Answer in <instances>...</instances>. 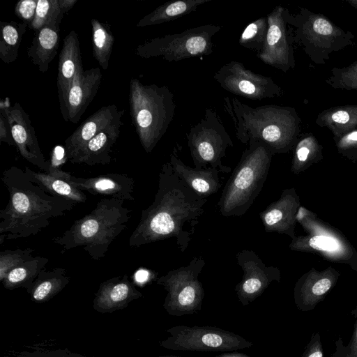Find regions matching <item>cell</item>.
Segmentation results:
<instances>
[{
    "mask_svg": "<svg viewBox=\"0 0 357 357\" xmlns=\"http://www.w3.org/2000/svg\"><path fill=\"white\" fill-rule=\"evenodd\" d=\"M207 198L198 195L174 172L169 162L159 173L153 203L142 211L128 241L130 248L173 238L181 252L188 248Z\"/></svg>",
    "mask_w": 357,
    "mask_h": 357,
    "instance_id": "obj_1",
    "label": "cell"
},
{
    "mask_svg": "<svg viewBox=\"0 0 357 357\" xmlns=\"http://www.w3.org/2000/svg\"><path fill=\"white\" fill-rule=\"evenodd\" d=\"M1 179L9 195L8 204L0 211L1 245L4 241L36 235L75 205L49 194L17 167L5 169Z\"/></svg>",
    "mask_w": 357,
    "mask_h": 357,
    "instance_id": "obj_2",
    "label": "cell"
},
{
    "mask_svg": "<svg viewBox=\"0 0 357 357\" xmlns=\"http://www.w3.org/2000/svg\"><path fill=\"white\" fill-rule=\"evenodd\" d=\"M131 216L132 210L124 206L123 200L105 197L90 213L75 221L52 241L62 247V252L82 247L92 259L99 261L114 240L127 228Z\"/></svg>",
    "mask_w": 357,
    "mask_h": 357,
    "instance_id": "obj_3",
    "label": "cell"
},
{
    "mask_svg": "<svg viewBox=\"0 0 357 357\" xmlns=\"http://www.w3.org/2000/svg\"><path fill=\"white\" fill-rule=\"evenodd\" d=\"M273 154L261 142H248L222 190L218 203L221 215L239 217L249 210L266 180Z\"/></svg>",
    "mask_w": 357,
    "mask_h": 357,
    "instance_id": "obj_4",
    "label": "cell"
},
{
    "mask_svg": "<svg viewBox=\"0 0 357 357\" xmlns=\"http://www.w3.org/2000/svg\"><path fill=\"white\" fill-rule=\"evenodd\" d=\"M128 102L133 126L144 151L149 153L166 133L176 111L174 94L165 85L130 82Z\"/></svg>",
    "mask_w": 357,
    "mask_h": 357,
    "instance_id": "obj_5",
    "label": "cell"
},
{
    "mask_svg": "<svg viewBox=\"0 0 357 357\" xmlns=\"http://www.w3.org/2000/svg\"><path fill=\"white\" fill-rule=\"evenodd\" d=\"M225 112L234 126L236 138L243 144L256 141L266 145L274 153L285 149L290 134L288 111L266 105L252 107L236 98H223Z\"/></svg>",
    "mask_w": 357,
    "mask_h": 357,
    "instance_id": "obj_6",
    "label": "cell"
},
{
    "mask_svg": "<svg viewBox=\"0 0 357 357\" xmlns=\"http://www.w3.org/2000/svg\"><path fill=\"white\" fill-rule=\"evenodd\" d=\"M221 29L218 25L205 24L155 38L139 45L135 54L144 59L161 56L168 62L208 56L213 52L212 38Z\"/></svg>",
    "mask_w": 357,
    "mask_h": 357,
    "instance_id": "obj_7",
    "label": "cell"
},
{
    "mask_svg": "<svg viewBox=\"0 0 357 357\" xmlns=\"http://www.w3.org/2000/svg\"><path fill=\"white\" fill-rule=\"evenodd\" d=\"M186 138L195 168L211 167L222 173L231 171L222 164V159L234 143L216 110L206 108L202 119L186 133Z\"/></svg>",
    "mask_w": 357,
    "mask_h": 357,
    "instance_id": "obj_8",
    "label": "cell"
},
{
    "mask_svg": "<svg viewBox=\"0 0 357 357\" xmlns=\"http://www.w3.org/2000/svg\"><path fill=\"white\" fill-rule=\"evenodd\" d=\"M204 266V259L194 257L188 265L169 271L156 280L167 291L162 306L169 315L181 317L201 310L205 293L199 275Z\"/></svg>",
    "mask_w": 357,
    "mask_h": 357,
    "instance_id": "obj_9",
    "label": "cell"
},
{
    "mask_svg": "<svg viewBox=\"0 0 357 357\" xmlns=\"http://www.w3.org/2000/svg\"><path fill=\"white\" fill-rule=\"evenodd\" d=\"M169 336L160 342L167 349L182 351H232L253 343L233 332L215 326H175L166 330Z\"/></svg>",
    "mask_w": 357,
    "mask_h": 357,
    "instance_id": "obj_10",
    "label": "cell"
},
{
    "mask_svg": "<svg viewBox=\"0 0 357 357\" xmlns=\"http://www.w3.org/2000/svg\"><path fill=\"white\" fill-rule=\"evenodd\" d=\"M213 78L226 91L252 100H261L281 93L271 77L256 73L238 61L223 65Z\"/></svg>",
    "mask_w": 357,
    "mask_h": 357,
    "instance_id": "obj_11",
    "label": "cell"
},
{
    "mask_svg": "<svg viewBox=\"0 0 357 357\" xmlns=\"http://www.w3.org/2000/svg\"><path fill=\"white\" fill-rule=\"evenodd\" d=\"M236 258L243 273L235 286L236 297L243 306L260 296L273 281L280 280L279 271L266 266L254 251L243 250L236 253Z\"/></svg>",
    "mask_w": 357,
    "mask_h": 357,
    "instance_id": "obj_12",
    "label": "cell"
},
{
    "mask_svg": "<svg viewBox=\"0 0 357 357\" xmlns=\"http://www.w3.org/2000/svg\"><path fill=\"white\" fill-rule=\"evenodd\" d=\"M0 111L4 114L8 121L13 139L20 155L45 172L49 162L45 160L41 151L29 114L20 103L15 102L11 105L8 98L1 100Z\"/></svg>",
    "mask_w": 357,
    "mask_h": 357,
    "instance_id": "obj_13",
    "label": "cell"
},
{
    "mask_svg": "<svg viewBox=\"0 0 357 357\" xmlns=\"http://www.w3.org/2000/svg\"><path fill=\"white\" fill-rule=\"evenodd\" d=\"M100 68H92L77 73L60 110L63 119L77 123L96 96L101 83Z\"/></svg>",
    "mask_w": 357,
    "mask_h": 357,
    "instance_id": "obj_14",
    "label": "cell"
},
{
    "mask_svg": "<svg viewBox=\"0 0 357 357\" xmlns=\"http://www.w3.org/2000/svg\"><path fill=\"white\" fill-rule=\"evenodd\" d=\"M60 175L76 188L91 195L123 201H134V179L127 174H107L94 177L75 176L59 168Z\"/></svg>",
    "mask_w": 357,
    "mask_h": 357,
    "instance_id": "obj_15",
    "label": "cell"
},
{
    "mask_svg": "<svg viewBox=\"0 0 357 357\" xmlns=\"http://www.w3.org/2000/svg\"><path fill=\"white\" fill-rule=\"evenodd\" d=\"M124 112L112 104L102 106L89 116L66 139L63 148L66 159L73 163L85 144L100 131L121 119Z\"/></svg>",
    "mask_w": 357,
    "mask_h": 357,
    "instance_id": "obj_16",
    "label": "cell"
},
{
    "mask_svg": "<svg viewBox=\"0 0 357 357\" xmlns=\"http://www.w3.org/2000/svg\"><path fill=\"white\" fill-rule=\"evenodd\" d=\"M142 296L127 275L114 277L100 284L93 307L102 314L112 313L127 307L130 302Z\"/></svg>",
    "mask_w": 357,
    "mask_h": 357,
    "instance_id": "obj_17",
    "label": "cell"
},
{
    "mask_svg": "<svg viewBox=\"0 0 357 357\" xmlns=\"http://www.w3.org/2000/svg\"><path fill=\"white\" fill-rule=\"evenodd\" d=\"M83 70L79 37L72 30L64 38L59 55L56 86L60 107L63 105L75 75Z\"/></svg>",
    "mask_w": 357,
    "mask_h": 357,
    "instance_id": "obj_18",
    "label": "cell"
},
{
    "mask_svg": "<svg viewBox=\"0 0 357 357\" xmlns=\"http://www.w3.org/2000/svg\"><path fill=\"white\" fill-rule=\"evenodd\" d=\"M282 8L276 7L267 15L268 28L262 50L257 57L266 65L284 68L287 63V43Z\"/></svg>",
    "mask_w": 357,
    "mask_h": 357,
    "instance_id": "obj_19",
    "label": "cell"
},
{
    "mask_svg": "<svg viewBox=\"0 0 357 357\" xmlns=\"http://www.w3.org/2000/svg\"><path fill=\"white\" fill-rule=\"evenodd\" d=\"M174 172L198 195L203 198L216 193L222 185L218 169L192 168L186 165L177 155L174 148L170 155L169 161Z\"/></svg>",
    "mask_w": 357,
    "mask_h": 357,
    "instance_id": "obj_20",
    "label": "cell"
},
{
    "mask_svg": "<svg viewBox=\"0 0 357 357\" xmlns=\"http://www.w3.org/2000/svg\"><path fill=\"white\" fill-rule=\"evenodd\" d=\"M122 125L120 119L100 131L85 144L73 163L91 166L109 164L112 161L110 153L119 137Z\"/></svg>",
    "mask_w": 357,
    "mask_h": 357,
    "instance_id": "obj_21",
    "label": "cell"
},
{
    "mask_svg": "<svg viewBox=\"0 0 357 357\" xmlns=\"http://www.w3.org/2000/svg\"><path fill=\"white\" fill-rule=\"evenodd\" d=\"M48 162L45 172H36L28 167H25L24 172L33 183L40 186L49 194L68 199L75 205L84 203L86 196L84 192L63 178L59 172L58 167L52 164L51 161Z\"/></svg>",
    "mask_w": 357,
    "mask_h": 357,
    "instance_id": "obj_22",
    "label": "cell"
},
{
    "mask_svg": "<svg viewBox=\"0 0 357 357\" xmlns=\"http://www.w3.org/2000/svg\"><path fill=\"white\" fill-rule=\"evenodd\" d=\"M59 44V31L43 27L35 32L27 56L40 73H46L50 63L57 54Z\"/></svg>",
    "mask_w": 357,
    "mask_h": 357,
    "instance_id": "obj_23",
    "label": "cell"
},
{
    "mask_svg": "<svg viewBox=\"0 0 357 357\" xmlns=\"http://www.w3.org/2000/svg\"><path fill=\"white\" fill-rule=\"evenodd\" d=\"M70 276L63 268H44L26 289L31 300L37 303L47 302L69 283Z\"/></svg>",
    "mask_w": 357,
    "mask_h": 357,
    "instance_id": "obj_24",
    "label": "cell"
},
{
    "mask_svg": "<svg viewBox=\"0 0 357 357\" xmlns=\"http://www.w3.org/2000/svg\"><path fill=\"white\" fill-rule=\"evenodd\" d=\"M212 0H176L166 2L143 17L137 27L160 24L195 12L199 6Z\"/></svg>",
    "mask_w": 357,
    "mask_h": 357,
    "instance_id": "obj_25",
    "label": "cell"
},
{
    "mask_svg": "<svg viewBox=\"0 0 357 357\" xmlns=\"http://www.w3.org/2000/svg\"><path fill=\"white\" fill-rule=\"evenodd\" d=\"M50 259L41 256H33L24 263L10 271L1 281L5 289L13 290L23 287L26 289L45 268Z\"/></svg>",
    "mask_w": 357,
    "mask_h": 357,
    "instance_id": "obj_26",
    "label": "cell"
},
{
    "mask_svg": "<svg viewBox=\"0 0 357 357\" xmlns=\"http://www.w3.org/2000/svg\"><path fill=\"white\" fill-rule=\"evenodd\" d=\"M28 24L15 21L1 22L0 59L5 63H11L18 57V52Z\"/></svg>",
    "mask_w": 357,
    "mask_h": 357,
    "instance_id": "obj_27",
    "label": "cell"
},
{
    "mask_svg": "<svg viewBox=\"0 0 357 357\" xmlns=\"http://www.w3.org/2000/svg\"><path fill=\"white\" fill-rule=\"evenodd\" d=\"M91 24L93 57L103 70H107L112 52L114 36L108 24L93 18L91 20Z\"/></svg>",
    "mask_w": 357,
    "mask_h": 357,
    "instance_id": "obj_28",
    "label": "cell"
},
{
    "mask_svg": "<svg viewBox=\"0 0 357 357\" xmlns=\"http://www.w3.org/2000/svg\"><path fill=\"white\" fill-rule=\"evenodd\" d=\"M65 13L59 0H38L36 15L29 27L35 31L45 26L60 31L59 24Z\"/></svg>",
    "mask_w": 357,
    "mask_h": 357,
    "instance_id": "obj_29",
    "label": "cell"
},
{
    "mask_svg": "<svg viewBox=\"0 0 357 357\" xmlns=\"http://www.w3.org/2000/svg\"><path fill=\"white\" fill-rule=\"evenodd\" d=\"M287 197L276 202L271 203L259 213V218L266 232L284 231L286 229L288 213Z\"/></svg>",
    "mask_w": 357,
    "mask_h": 357,
    "instance_id": "obj_30",
    "label": "cell"
},
{
    "mask_svg": "<svg viewBox=\"0 0 357 357\" xmlns=\"http://www.w3.org/2000/svg\"><path fill=\"white\" fill-rule=\"evenodd\" d=\"M268 28L267 16L261 17L250 22L242 31L238 44L248 50L259 53L264 45Z\"/></svg>",
    "mask_w": 357,
    "mask_h": 357,
    "instance_id": "obj_31",
    "label": "cell"
},
{
    "mask_svg": "<svg viewBox=\"0 0 357 357\" xmlns=\"http://www.w3.org/2000/svg\"><path fill=\"white\" fill-rule=\"evenodd\" d=\"M34 249L26 248L14 250H6L0 252V280L6 278L8 273L15 267L24 263L32 256Z\"/></svg>",
    "mask_w": 357,
    "mask_h": 357,
    "instance_id": "obj_32",
    "label": "cell"
},
{
    "mask_svg": "<svg viewBox=\"0 0 357 357\" xmlns=\"http://www.w3.org/2000/svg\"><path fill=\"white\" fill-rule=\"evenodd\" d=\"M351 314L355 318L354 331L347 345H344L341 337L335 341V349L331 357H357V306Z\"/></svg>",
    "mask_w": 357,
    "mask_h": 357,
    "instance_id": "obj_33",
    "label": "cell"
},
{
    "mask_svg": "<svg viewBox=\"0 0 357 357\" xmlns=\"http://www.w3.org/2000/svg\"><path fill=\"white\" fill-rule=\"evenodd\" d=\"M12 357H85L68 349H38L32 351H22Z\"/></svg>",
    "mask_w": 357,
    "mask_h": 357,
    "instance_id": "obj_34",
    "label": "cell"
},
{
    "mask_svg": "<svg viewBox=\"0 0 357 357\" xmlns=\"http://www.w3.org/2000/svg\"><path fill=\"white\" fill-rule=\"evenodd\" d=\"M38 0H21L15 6V14L29 25L33 21Z\"/></svg>",
    "mask_w": 357,
    "mask_h": 357,
    "instance_id": "obj_35",
    "label": "cell"
},
{
    "mask_svg": "<svg viewBox=\"0 0 357 357\" xmlns=\"http://www.w3.org/2000/svg\"><path fill=\"white\" fill-rule=\"evenodd\" d=\"M301 357H324V349L319 333H314Z\"/></svg>",
    "mask_w": 357,
    "mask_h": 357,
    "instance_id": "obj_36",
    "label": "cell"
},
{
    "mask_svg": "<svg viewBox=\"0 0 357 357\" xmlns=\"http://www.w3.org/2000/svg\"><path fill=\"white\" fill-rule=\"evenodd\" d=\"M310 245L316 250L332 251L338 248V243L333 238L317 236L312 237L309 241Z\"/></svg>",
    "mask_w": 357,
    "mask_h": 357,
    "instance_id": "obj_37",
    "label": "cell"
},
{
    "mask_svg": "<svg viewBox=\"0 0 357 357\" xmlns=\"http://www.w3.org/2000/svg\"><path fill=\"white\" fill-rule=\"evenodd\" d=\"M0 141L8 144L9 146H15L8 121L1 111H0Z\"/></svg>",
    "mask_w": 357,
    "mask_h": 357,
    "instance_id": "obj_38",
    "label": "cell"
},
{
    "mask_svg": "<svg viewBox=\"0 0 357 357\" xmlns=\"http://www.w3.org/2000/svg\"><path fill=\"white\" fill-rule=\"evenodd\" d=\"M314 30L321 35H329L333 31L331 24L323 18L316 20L313 24Z\"/></svg>",
    "mask_w": 357,
    "mask_h": 357,
    "instance_id": "obj_39",
    "label": "cell"
},
{
    "mask_svg": "<svg viewBox=\"0 0 357 357\" xmlns=\"http://www.w3.org/2000/svg\"><path fill=\"white\" fill-rule=\"evenodd\" d=\"M332 119L340 123H346L349 120V115L345 111H338L332 115Z\"/></svg>",
    "mask_w": 357,
    "mask_h": 357,
    "instance_id": "obj_40",
    "label": "cell"
},
{
    "mask_svg": "<svg viewBox=\"0 0 357 357\" xmlns=\"http://www.w3.org/2000/svg\"><path fill=\"white\" fill-rule=\"evenodd\" d=\"M59 2L63 11L67 13L77 2V0H59Z\"/></svg>",
    "mask_w": 357,
    "mask_h": 357,
    "instance_id": "obj_41",
    "label": "cell"
},
{
    "mask_svg": "<svg viewBox=\"0 0 357 357\" xmlns=\"http://www.w3.org/2000/svg\"><path fill=\"white\" fill-rule=\"evenodd\" d=\"M309 149L306 147H300L296 152V156L299 161H305L308 155Z\"/></svg>",
    "mask_w": 357,
    "mask_h": 357,
    "instance_id": "obj_42",
    "label": "cell"
},
{
    "mask_svg": "<svg viewBox=\"0 0 357 357\" xmlns=\"http://www.w3.org/2000/svg\"><path fill=\"white\" fill-rule=\"evenodd\" d=\"M213 357H251L243 353L232 351L231 352H223Z\"/></svg>",
    "mask_w": 357,
    "mask_h": 357,
    "instance_id": "obj_43",
    "label": "cell"
},
{
    "mask_svg": "<svg viewBox=\"0 0 357 357\" xmlns=\"http://www.w3.org/2000/svg\"><path fill=\"white\" fill-rule=\"evenodd\" d=\"M347 139L349 140H353V141H357V131L353 132L350 133L347 136Z\"/></svg>",
    "mask_w": 357,
    "mask_h": 357,
    "instance_id": "obj_44",
    "label": "cell"
},
{
    "mask_svg": "<svg viewBox=\"0 0 357 357\" xmlns=\"http://www.w3.org/2000/svg\"><path fill=\"white\" fill-rule=\"evenodd\" d=\"M141 274H139L140 277H138L137 280L139 281V282H144L146 280V278H144V276L146 277L147 275L146 274V271H142V272H139Z\"/></svg>",
    "mask_w": 357,
    "mask_h": 357,
    "instance_id": "obj_45",
    "label": "cell"
},
{
    "mask_svg": "<svg viewBox=\"0 0 357 357\" xmlns=\"http://www.w3.org/2000/svg\"><path fill=\"white\" fill-rule=\"evenodd\" d=\"M153 357H184L174 355H167V356H153Z\"/></svg>",
    "mask_w": 357,
    "mask_h": 357,
    "instance_id": "obj_46",
    "label": "cell"
}]
</instances>
